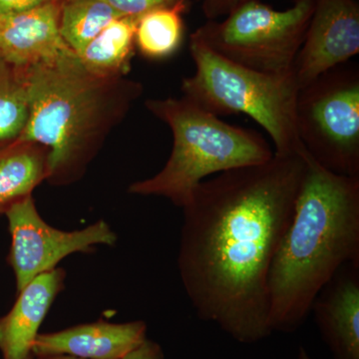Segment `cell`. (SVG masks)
Here are the masks:
<instances>
[{
    "label": "cell",
    "mask_w": 359,
    "mask_h": 359,
    "mask_svg": "<svg viewBox=\"0 0 359 359\" xmlns=\"http://www.w3.org/2000/svg\"><path fill=\"white\" fill-rule=\"evenodd\" d=\"M306 151L205 180L182 208L178 269L187 297L201 320L240 344L273 334L269 269L294 214Z\"/></svg>",
    "instance_id": "cell-1"
},
{
    "label": "cell",
    "mask_w": 359,
    "mask_h": 359,
    "mask_svg": "<svg viewBox=\"0 0 359 359\" xmlns=\"http://www.w3.org/2000/svg\"><path fill=\"white\" fill-rule=\"evenodd\" d=\"M294 214L269 275L271 332H297L342 266L359 262V177L332 173L306 151Z\"/></svg>",
    "instance_id": "cell-2"
},
{
    "label": "cell",
    "mask_w": 359,
    "mask_h": 359,
    "mask_svg": "<svg viewBox=\"0 0 359 359\" xmlns=\"http://www.w3.org/2000/svg\"><path fill=\"white\" fill-rule=\"evenodd\" d=\"M25 70L28 116L18 140L47 149L49 184L75 183L140 98L143 86L126 76L93 74L71 49Z\"/></svg>",
    "instance_id": "cell-3"
},
{
    "label": "cell",
    "mask_w": 359,
    "mask_h": 359,
    "mask_svg": "<svg viewBox=\"0 0 359 359\" xmlns=\"http://www.w3.org/2000/svg\"><path fill=\"white\" fill-rule=\"evenodd\" d=\"M146 107L171 129L173 149L159 173L129 187L133 195L166 198L182 209L211 175L263 164L273 157L256 130L222 121L186 97L150 99Z\"/></svg>",
    "instance_id": "cell-4"
},
{
    "label": "cell",
    "mask_w": 359,
    "mask_h": 359,
    "mask_svg": "<svg viewBox=\"0 0 359 359\" xmlns=\"http://www.w3.org/2000/svg\"><path fill=\"white\" fill-rule=\"evenodd\" d=\"M195 73L182 81L184 97L218 116L245 114L266 130L275 155L304 150L297 130L299 86L294 70L266 73L231 62L191 35Z\"/></svg>",
    "instance_id": "cell-5"
},
{
    "label": "cell",
    "mask_w": 359,
    "mask_h": 359,
    "mask_svg": "<svg viewBox=\"0 0 359 359\" xmlns=\"http://www.w3.org/2000/svg\"><path fill=\"white\" fill-rule=\"evenodd\" d=\"M313 8L314 0H295L285 11L249 0L231 11L226 20H210L193 34L238 65L259 72H290L294 70Z\"/></svg>",
    "instance_id": "cell-6"
},
{
    "label": "cell",
    "mask_w": 359,
    "mask_h": 359,
    "mask_svg": "<svg viewBox=\"0 0 359 359\" xmlns=\"http://www.w3.org/2000/svg\"><path fill=\"white\" fill-rule=\"evenodd\" d=\"M295 114L299 140L318 165L359 177L358 66H337L299 90Z\"/></svg>",
    "instance_id": "cell-7"
},
{
    "label": "cell",
    "mask_w": 359,
    "mask_h": 359,
    "mask_svg": "<svg viewBox=\"0 0 359 359\" xmlns=\"http://www.w3.org/2000/svg\"><path fill=\"white\" fill-rule=\"evenodd\" d=\"M11 235L8 263L20 292L33 278L57 268L75 252H89L96 245H113L117 236L103 219L82 230L62 231L44 221L33 197L21 201L6 212Z\"/></svg>",
    "instance_id": "cell-8"
},
{
    "label": "cell",
    "mask_w": 359,
    "mask_h": 359,
    "mask_svg": "<svg viewBox=\"0 0 359 359\" xmlns=\"http://www.w3.org/2000/svg\"><path fill=\"white\" fill-rule=\"evenodd\" d=\"M359 53L355 0H314L313 15L294 65L299 89Z\"/></svg>",
    "instance_id": "cell-9"
},
{
    "label": "cell",
    "mask_w": 359,
    "mask_h": 359,
    "mask_svg": "<svg viewBox=\"0 0 359 359\" xmlns=\"http://www.w3.org/2000/svg\"><path fill=\"white\" fill-rule=\"evenodd\" d=\"M311 313L332 359H359V262L339 269Z\"/></svg>",
    "instance_id": "cell-10"
},
{
    "label": "cell",
    "mask_w": 359,
    "mask_h": 359,
    "mask_svg": "<svg viewBox=\"0 0 359 359\" xmlns=\"http://www.w3.org/2000/svg\"><path fill=\"white\" fill-rule=\"evenodd\" d=\"M147 339V325L142 320L113 323L98 320L39 334L33 356L68 355L82 359H122Z\"/></svg>",
    "instance_id": "cell-11"
},
{
    "label": "cell",
    "mask_w": 359,
    "mask_h": 359,
    "mask_svg": "<svg viewBox=\"0 0 359 359\" xmlns=\"http://www.w3.org/2000/svg\"><path fill=\"white\" fill-rule=\"evenodd\" d=\"M59 4L56 0L23 13L0 14V59L28 68L69 50L59 32Z\"/></svg>",
    "instance_id": "cell-12"
},
{
    "label": "cell",
    "mask_w": 359,
    "mask_h": 359,
    "mask_svg": "<svg viewBox=\"0 0 359 359\" xmlns=\"http://www.w3.org/2000/svg\"><path fill=\"white\" fill-rule=\"evenodd\" d=\"M65 269L56 268L33 278L18 292L13 309L0 318V351L4 359H27L39 328L65 287Z\"/></svg>",
    "instance_id": "cell-13"
},
{
    "label": "cell",
    "mask_w": 359,
    "mask_h": 359,
    "mask_svg": "<svg viewBox=\"0 0 359 359\" xmlns=\"http://www.w3.org/2000/svg\"><path fill=\"white\" fill-rule=\"evenodd\" d=\"M48 176V151L34 142L18 140L0 149V214L32 197Z\"/></svg>",
    "instance_id": "cell-14"
},
{
    "label": "cell",
    "mask_w": 359,
    "mask_h": 359,
    "mask_svg": "<svg viewBox=\"0 0 359 359\" xmlns=\"http://www.w3.org/2000/svg\"><path fill=\"white\" fill-rule=\"evenodd\" d=\"M140 18L123 16L110 23L79 53L87 70L102 77L126 76L131 68Z\"/></svg>",
    "instance_id": "cell-15"
},
{
    "label": "cell",
    "mask_w": 359,
    "mask_h": 359,
    "mask_svg": "<svg viewBox=\"0 0 359 359\" xmlns=\"http://www.w3.org/2000/svg\"><path fill=\"white\" fill-rule=\"evenodd\" d=\"M184 0L160 6L140 16L137 25L136 45L142 55L164 59L178 50L183 40Z\"/></svg>",
    "instance_id": "cell-16"
},
{
    "label": "cell",
    "mask_w": 359,
    "mask_h": 359,
    "mask_svg": "<svg viewBox=\"0 0 359 359\" xmlns=\"http://www.w3.org/2000/svg\"><path fill=\"white\" fill-rule=\"evenodd\" d=\"M120 18L121 14L101 0H60L59 32L66 45L78 54Z\"/></svg>",
    "instance_id": "cell-17"
},
{
    "label": "cell",
    "mask_w": 359,
    "mask_h": 359,
    "mask_svg": "<svg viewBox=\"0 0 359 359\" xmlns=\"http://www.w3.org/2000/svg\"><path fill=\"white\" fill-rule=\"evenodd\" d=\"M28 116L25 68L0 59V149L20 139Z\"/></svg>",
    "instance_id": "cell-18"
},
{
    "label": "cell",
    "mask_w": 359,
    "mask_h": 359,
    "mask_svg": "<svg viewBox=\"0 0 359 359\" xmlns=\"http://www.w3.org/2000/svg\"><path fill=\"white\" fill-rule=\"evenodd\" d=\"M108 4L122 16L140 18L141 15L157 8V7L169 6L176 0H101Z\"/></svg>",
    "instance_id": "cell-19"
},
{
    "label": "cell",
    "mask_w": 359,
    "mask_h": 359,
    "mask_svg": "<svg viewBox=\"0 0 359 359\" xmlns=\"http://www.w3.org/2000/svg\"><path fill=\"white\" fill-rule=\"evenodd\" d=\"M247 1L249 0H204L203 11L205 18L214 20L219 16L228 15L233 9Z\"/></svg>",
    "instance_id": "cell-20"
},
{
    "label": "cell",
    "mask_w": 359,
    "mask_h": 359,
    "mask_svg": "<svg viewBox=\"0 0 359 359\" xmlns=\"http://www.w3.org/2000/svg\"><path fill=\"white\" fill-rule=\"evenodd\" d=\"M56 0H0V14L23 13Z\"/></svg>",
    "instance_id": "cell-21"
},
{
    "label": "cell",
    "mask_w": 359,
    "mask_h": 359,
    "mask_svg": "<svg viewBox=\"0 0 359 359\" xmlns=\"http://www.w3.org/2000/svg\"><path fill=\"white\" fill-rule=\"evenodd\" d=\"M122 359H165V355L157 342L147 339Z\"/></svg>",
    "instance_id": "cell-22"
},
{
    "label": "cell",
    "mask_w": 359,
    "mask_h": 359,
    "mask_svg": "<svg viewBox=\"0 0 359 359\" xmlns=\"http://www.w3.org/2000/svg\"><path fill=\"white\" fill-rule=\"evenodd\" d=\"M36 359H82L73 358V356L68 355H48V356H34Z\"/></svg>",
    "instance_id": "cell-23"
},
{
    "label": "cell",
    "mask_w": 359,
    "mask_h": 359,
    "mask_svg": "<svg viewBox=\"0 0 359 359\" xmlns=\"http://www.w3.org/2000/svg\"><path fill=\"white\" fill-rule=\"evenodd\" d=\"M295 359H311L306 349L304 347H299V351H297V358Z\"/></svg>",
    "instance_id": "cell-24"
},
{
    "label": "cell",
    "mask_w": 359,
    "mask_h": 359,
    "mask_svg": "<svg viewBox=\"0 0 359 359\" xmlns=\"http://www.w3.org/2000/svg\"><path fill=\"white\" fill-rule=\"evenodd\" d=\"M27 359H34V356H33V354L32 356H29V358H28Z\"/></svg>",
    "instance_id": "cell-25"
},
{
    "label": "cell",
    "mask_w": 359,
    "mask_h": 359,
    "mask_svg": "<svg viewBox=\"0 0 359 359\" xmlns=\"http://www.w3.org/2000/svg\"><path fill=\"white\" fill-rule=\"evenodd\" d=\"M203 1H204V0H203Z\"/></svg>",
    "instance_id": "cell-26"
}]
</instances>
